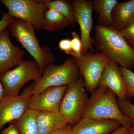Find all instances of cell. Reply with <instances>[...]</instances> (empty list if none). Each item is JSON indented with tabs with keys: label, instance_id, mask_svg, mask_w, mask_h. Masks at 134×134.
Returning a JSON list of instances; mask_svg holds the SVG:
<instances>
[{
	"label": "cell",
	"instance_id": "7",
	"mask_svg": "<svg viewBox=\"0 0 134 134\" xmlns=\"http://www.w3.org/2000/svg\"><path fill=\"white\" fill-rule=\"evenodd\" d=\"M72 59L83 78L86 91L91 93L97 88L103 72L112 61L103 53L88 52Z\"/></svg>",
	"mask_w": 134,
	"mask_h": 134
},
{
	"label": "cell",
	"instance_id": "28",
	"mask_svg": "<svg viewBox=\"0 0 134 134\" xmlns=\"http://www.w3.org/2000/svg\"><path fill=\"white\" fill-rule=\"evenodd\" d=\"M50 134H72V127L69 125H68Z\"/></svg>",
	"mask_w": 134,
	"mask_h": 134
},
{
	"label": "cell",
	"instance_id": "12",
	"mask_svg": "<svg viewBox=\"0 0 134 134\" xmlns=\"http://www.w3.org/2000/svg\"><path fill=\"white\" fill-rule=\"evenodd\" d=\"M24 54L23 50L11 42L7 29L0 32V75L23 62Z\"/></svg>",
	"mask_w": 134,
	"mask_h": 134
},
{
	"label": "cell",
	"instance_id": "17",
	"mask_svg": "<svg viewBox=\"0 0 134 134\" xmlns=\"http://www.w3.org/2000/svg\"><path fill=\"white\" fill-rule=\"evenodd\" d=\"M93 10L98 15L97 22L98 25L106 27H113L112 13L117 0H94Z\"/></svg>",
	"mask_w": 134,
	"mask_h": 134
},
{
	"label": "cell",
	"instance_id": "6",
	"mask_svg": "<svg viewBox=\"0 0 134 134\" xmlns=\"http://www.w3.org/2000/svg\"><path fill=\"white\" fill-rule=\"evenodd\" d=\"M88 99L83 78L80 75L67 85L59 112L68 120L70 124H76L81 119Z\"/></svg>",
	"mask_w": 134,
	"mask_h": 134
},
{
	"label": "cell",
	"instance_id": "23",
	"mask_svg": "<svg viewBox=\"0 0 134 134\" xmlns=\"http://www.w3.org/2000/svg\"><path fill=\"white\" fill-rule=\"evenodd\" d=\"M71 40L72 53L73 58H79L82 55V44L81 37L75 31L72 33Z\"/></svg>",
	"mask_w": 134,
	"mask_h": 134
},
{
	"label": "cell",
	"instance_id": "21",
	"mask_svg": "<svg viewBox=\"0 0 134 134\" xmlns=\"http://www.w3.org/2000/svg\"><path fill=\"white\" fill-rule=\"evenodd\" d=\"M120 69L126 84L127 98L130 99L134 97V72L123 67Z\"/></svg>",
	"mask_w": 134,
	"mask_h": 134
},
{
	"label": "cell",
	"instance_id": "19",
	"mask_svg": "<svg viewBox=\"0 0 134 134\" xmlns=\"http://www.w3.org/2000/svg\"><path fill=\"white\" fill-rule=\"evenodd\" d=\"M37 111L29 108L19 119L11 122L16 125L20 134H39L37 123Z\"/></svg>",
	"mask_w": 134,
	"mask_h": 134
},
{
	"label": "cell",
	"instance_id": "27",
	"mask_svg": "<svg viewBox=\"0 0 134 134\" xmlns=\"http://www.w3.org/2000/svg\"><path fill=\"white\" fill-rule=\"evenodd\" d=\"M0 134H20L19 129L15 123L11 122V125L3 130Z\"/></svg>",
	"mask_w": 134,
	"mask_h": 134
},
{
	"label": "cell",
	"instance_id": "25",
	"mask_svg": "<svg viewBox=\"0 0 134 134\" xmlns=\"http://www.w3.org/2000/svg\"><path fill=\"white\" fill-rule=\"evenodd\" d=\"M60 50L63 51L67 54H72V50L71 40L64 39L59 41L58 44Z\"/></svg>",
	"mask_w": 134,
	"mask_h": 134
},
{
	"label": "cell",
	"instance_id": "29",
	"mask_svg": "<svg viewBox=\"0 0 134 134\" xmlns=\"http://www.w3.org/2000/svg\"><path fill=\"white\" fill-rule=\"evenodd\" d=\"M128 129L125 127L121 126L108 134H127Z\"/></svg>",
	"mask_w": 134,
	"mask_h": 134
},
{
	"label": "cell",
	"instance_id": "8",
	"mask_svg": "<svg viewBox=\"0 0 134 134\" xmlns=\"http://www.w3.org/2000/svg\"><path fill=\"white\" fill-rule=\"evenodd\" d=\"M45 0H1L14 18L27 22L37 30L43 29L45 12L47 8Z\"/></svg>",
	"mask_w": 134,
	"mask_h": 134
},
{
	"label": "cell",
	"instance_id": "11",
	"mask_svg": "<svg viewBox=\"0 0 134 134\" xmlns=\"http://www.w3.org/2000/svg\"><path fill=\"white\" fill-rule=\"evenodd\" d=\"M67 87H48L40 93L32 95L29 104V109L36 111L59 112Z\"/></svg>",
	"mask_w": 134,
	"mask_h": 134
},
{
	"label": "cell",
	"instance_id": "30",
	"mask_svg": "<svg viewBox=\"0 0 134 134\" xmlns=\"http://www.w3.org/2000/svg\"><path fill=\"white\" fill-rule=\"evenodd\" d=\"M5 98V91L1 82L0 81V102Z\"/></svg>",
	"mask_w": 134,
	"mask_h": 134
},
{
	"label": "cell",
	"instance_id": "22",
	"mask_svg": "<svg viewBox=\"0 0 134 134\" xmlns=\"http://www.w3.org/2000/svg\"><path fill=\"white\" fill-rule=\"evenodd\" d=\"M117 102L120 110L122 113L129 117L133 122L131 127L134 129V104L128 99H117Z\"/></svg>",
	"mask_w": 134,
	"mask_h": 134
},
{
	"label": "cell",
	"instance_id": "2",
	"mask_svg": "<svg viewBox=\"0 0 134 134\" xmlns=\"http://www.w3.org/2000/svg\"><path fill=\"white\" fill-rule=\"evenodd\" d=\"M117 99L116 95L110 89L98 85L89 98L82 118L113 120L127 128L131 127L133 122L120 110Z\"/></svg>",
	"mask_w": 134,
	"mask_h": 134
},
{
	"label": "cell",
	"instance_id": "24",
	"mask_svg": "<svg viewBox=\"0 0 134 134\" xmlns=\"http://www.w3.org/2000/svg\"><path fill=\"white\" fill-rule=\"evenodd\" d=\"M120 32L134 50V18L130 21L125 29Z\"/></svg>",
	"mask_w": 134,
	"mask_h": 134
},
{
	"label": "cell",
	"instance_id": "26",
	"mask_svg": "<svg viewBox=\"0 0 134 134\" xmlns=\"http://www.w3.org/2000/svg\"><path fill=\"white\" fill-rule=\"evenodd\" d=\"M14 18L8 13L3 14L2 18L0 21V32L4 29H7Z\"/></svg>",
	"mask_w": 134,
	"mask_h": 134
},
{
	"label": "cell",
	"instance_id": "1",
	"mask_svg": "<svg viewBox=\"0 0 134 134\" xmlns=\"http://www.w3.org/2000/svg\"><path fill=\"white\" fill-rule=\"evenodd\" d=\"M94 39L97 50L105 54L112 61L131 70L134 69V50L120 32L113 27L97 25Z\"/></svg>",
	"mask_w": 134,
	"mask_h": 134
},
{
	"label": "cell",
	"instance_id": "9",
	"mask_svg": "<svg viewBox=\"0 0 134 134\" xmlns=\"http://www.w3.org/2000/svg\"><path fill=\"white\" fill-rule=\"evenodd\" d=\"M33 88L32 83L21 94L6 97L0 102V132L5 125L19 119L29 109Z\"/></svg>",
	"mask_w": 134,
	"mask_h": 134
},
{
	"label": "cell",
	"instance_id": "32",
	"mask_svg": "<svg viewBox=\"0 0 134 134\" xmlns=\"http://www.w3.org/2000/svg\"><path fill=\"white\" fill-rule=\"evenodd\" d=\"M0 12H1V10H0Z\"/></svg>",
	"mask_w": 134,
	"mask_h": 134
},
{
	"label": "cell",
	"instance_id": "4",
	"mask_svg": "<svg viewBox=\"0 0 134 134\" xmlns=\"http://www.w3.org/2000/svg\"><path fill=\"white\" fill-rule=\"evenodd\" d=\"M43 72L34 60H24L14 69L0 75V81L5 91V97L19 95L25 84L33 81L38 82Z\"/></svg>",
	"mask_w": 134,
	"mask_h": 134
},
{
	"label": "cell",
	"instance_id": "16",
	"mask_svg": "<svg viewBox=\"0 0 134 134\" xmlns=\"http://www.w3.org/2000/svg\"><path fill=\"white\" fill-rule=\"evenodd\" d=\"M112 17L113 28L121 31L134 18V0L118 2L113 10Z\"/></svg>",
	"mask_w": 134,
	"mask_h": 134
},
{
	"label": "cell",
	"instance_id": "10",
	"mask_svg": "<svg viewBox=\"0 0 134 134\" xmlns=\"http://www.w3.org/2000/svg\"><path fill=\"white\" fill-rule=\"evenodd\" d=\"M74 10L76 22L78 23L81 30L82 44V54L92 49L94 39L91 33L93 29V2L88 0H74L71 1Z\"/></svg>",
	"mask_w": 134,
	"mask_h": 134
},
{
	"label": "cell",
	"instance_id": "14",
	"mask_svg": "<svg viewBox=\"0 0 134 134\" xmlns=\"http://www.w3.org/2000/svg\"><path fill=\"white\" fill-rule=\"evenodd\" d=\"M121 126L113 120L83 117L72 127V134H108Z\"/></svg>",
	"mask_w": 134,
	"mask_h": 134
},
{
	"label": "cell",
	"instance_id": "18",
	"mask_svg": "<svg viewBox=\"0 0 134 134\" xmlns=\"http://www.w3.org/2000/svg\"><path fill=\"white\" fill-rule=\"evenodd\" d=\"M43 30L58 31L74 24L62 14L52 9H47L45 12Z\"/></svg>",
	"mask_w": 134,
	"mask_h": 134
},
{
	"label": "cell",
	"instance_id": "31",
	"mask_svg": "<svg viewBox=\"0 0 134 134\" xmlns=\"http://www.w3.org/2000/svg\"><path fill=\"white\" fill-rule=\"evenodd\" d=\"M127 134H134V129L132 127L130 128L128 130Z\"/></svg>",
	"mask_w": 134,
	"mask_h": 134
},
{
	"label": "cell",
	"instance_id": "20",
	"mask_svg": "<svg viewBox=\"0 0 134 134\" xmlns=\"http://www.w3.org/2000/svg\"><path fill=\"white\" fill-rule=\"evenodd\" d=\"M47 9H52L65 16L74 24L76 23L74 10L72 2L65 0H46Z\"/></svg>",
	"mask_w": 134,
	"mask_h": 134
},
{
	"label": "cell",
	"instance_id": "15",
	"mask_svg": "<svg viewBox=\"0 0 134 134\" xmlns=\"http://www.w3.org/2000/svg\"><path fill=\"white\" fill-rule=\"evenodd\" d=\"M37 123L39 134H50L70 125L66 117L59 112L37 111Z\"/></svg>",
	"mask_w": 134,
	"mask_h": 134
},
{
	"label": "cell",
	"instance_id": "13",
	"mask_svg": "<svg viewBox=\"0 0 134 134\" xmlns=\"http://www.w3.org/2000/svg\"><path fill=\"white\" fill-rule=\"evenodd\" d=\"M120 67L117 63L111 62L103 72L98 85L110 89L119 99H125L127 98L126 85Z\"/></svg>",
	"mask_w": 134,
	"mask_h": 134
},
{
	"label": "cell",
	"instance_id": "3",
	"mask_svg": "<svg viewBox=\"0 0 134 134\" xmlns=\"http://www.w3.org/2000/svg\"><path fill=\"white\" fill-rule=\"evenodd\" d=\"M8 28L11 36L21 44L43 72L46 67L53 64L54 56L48 46L40 45L34 26L21 19L14 18Z\"/></svg>",
	"mask_w": 134,
	"mask_h": 134
},
{
	"label": "cell",
	"instance_id": "5",
	"mask_svg": "<svg viewBox=\"0 0 134 134\" xmlns=\"http://www.w3.org/2000/svg\"><path fill=\"white\" fill-rule=\"evenodd\" d=\"M80 76L79 70L73 59H67L59 65L50 64L44 69L40 80L33 83L32 95L40 93L48 87L67 86Z\"/></svg>",
	"mask_w": 134,
	"mask_h": 134
}]
</instances>
